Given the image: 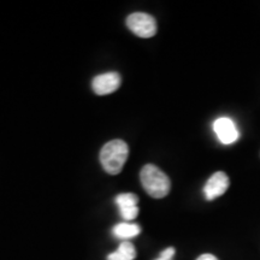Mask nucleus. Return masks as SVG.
Returning a JSON list of instances; mask_svg holds the SVG:
<instances>
[{
  "label": "nucleus",
  "instance_id": "obj_1",
  "mask_svg": "<svg viewBox=\"0 0 260 260\" xmlns=\"http://www.w3.org/2000/svg\"><path fill=\"white\" fill-rule=\"evenodd\" d=\"M140 180H141L146 193L154 199L165 198L170 191V178L153 164H147L142 168L140 172Z\"/></svg>",
  "mask_w": 260,
  "mask_h": 260
},
{
  "label": "nucleus",
  "instance_id": "obj_2",
  "mask_svg": "<svg viewBox=\"0 0 260 260\" xmlns=\"http://www.w3.org/2000/svg\"><path fill=\"white\" fill-rule=\"evenodd\" d=\"M129 155V147L123 140H112L100 151V162L110 175H117L123 170Z\"/></svg>",
  "mask_w": 260,
  "mask_h": 260
},
{
  "label": "nucleus",
  "instance_id": "obj_3",
  "mask_svg": "<svg viewBox=\"0 0 260 260\" xmlns=\"http://www.w3.org/2000/svg\"><path fill=\"white\" fill-rule=\"evenodd\" d=\"M126 25L136 37L152 38L157 32V22L151 15L144 12H135L126 18Z\"/></svg>",
  "mask_w": 260,
  "mask_h": 260
},
{
  "label": "nucleus",
  "instance_id": "obj_4",
  "mask_svg": "<svg viewBox=\"0 0 260 260\" xmlns=\"http://www.w3.org/2000/svg\"><path fill=\"white\" fill-rule=\"evenodd\" d=\"M213 130L217 138L223 145H232L237 141L240 133L233 119L228 117H220L213 123Z\"/></svg>",
  "mask_w": 260,
  "mask_h": 260
},
{
  "label": "nucleus",
  "instance_id": "obj_5",
  "mask_svg": "<svg viewBox=\"0 0 260 260\" xmlns=\"http://www.w3.org/2000/svg\"><path fill=\"white\" fill-rule=\"evenodd\" d=\"M122 79L117 73H106L98 75L93 79L92 88L98 95H107L119 88Z\"/></svg>",
  "mask_w": 260,
  "mask_h": 260
},
{
  "label": "nucleus",
  "instance_id": "obj_6",
  "mask_svg": "<svg viewBox=\"0 0 260 260\" xmlns=\"http://www.w3.org/2000/svg\"><path fill=\"white\" fill-rule=\"evenodd\" d=\"M229 177L223 171L214 172L204 187V194L207 200H214L225 193L229 188Z\"/></svg>",
  "mask_w": 260,
  "mask_h": 260
},
{
  "label": "nucleus",
  "instance_id": "obj_7",
  "mask_svg": "<svg viewBox=\"0 0 260 260\" xmlns=\"http://www.w3.org/2000/svg\"><path fill=\"white\" fill-rule=\"evenodd\" d=\"M139 198L138 195L132 193H123L116 197V204L118 206L119 212L125 220H133L139 214Z\"/></svg>",
  "mask_w": 260,
  "mask_h": 260
},
{
  "label": "nucleus",
  "instance_id": "obj_8",
  "mask_svg": "<svg viewBox=\"0 0 260 260\" xmlns=\"http://www.w3.org/2000/svg\"><path fill=\"white\" fill-rule=\"evenodd\" d=\"M112 233L117 239H122L126 241V240L138 236L141 233V228L134 223H119L113 228Z\"/></svg>",
  "mask_w": 260,
  "mask_h": 260
},
{
  "label": "nucleus",
  "instance_id": "obj_9",
  "mask_svg": "<svg viewBox=\"0 0 260 260\" xmlns=\"http://www.w3.org/2000/svg\"><path fill=\"white\" fill-rule=\"evenodd\" d=\"M136 258L135 247L132 242L123 241L116 252L107 256V260H134Z\"/></svg>",
  "mask_w": 260,
  "mask_h": 260
},
{
  "label": "nucleus",
  "instance_id": "obj_10",
  "mask_svg": "<svg viewBox=\"0 0 260 260\" xmlns=\"http://www.w3.org/2000/svg\"><path fill=\"white\" fill-rule=\"evenodd\" d=\"M174 255H175V248L174 247H169V248L164 249V251L160 253V255H159V258L155 260H172Z\"/></svg>",
  "mask_w": 260,
  "mask_h": 260
},
{
  "label": "nucleus",
  "instance_id": "obj_11",
  "mask_svg": "<svg viewBox=\"0 0 260 260\" xmlns=\"http://www.w3.org/2000/svg\"><path fill=\"white\" fill-rule=\"evenodd\" d=\"M197 260H218V259H217L216 256L212 254H203V255H200Z\"/></svg>",
  "mask_w": 260,
  "mask_h": 260
}]
</instances>
